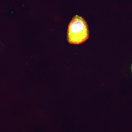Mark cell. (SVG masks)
Masks as SVG:
<instances>
[{"instance_id": "1", "label": "cell", "mask_w": 132, "mask_h": 132, "mask_svg": "<svg viewBox=\"0 0 132 132\" xmlns=\"http://www.w3.org/2000/svg\"><path fill=\"white\" fill-rule=\"evenodd\" d=\"M86 21L82 16L75 15L71 20L67 31V40L71 44H81L89 38Z\"/></svg>"}, {"instance_id": "2", "label": "cell", "mask_w": 132, "mask_h": 132, "mask_svg": "<svg viewBox=\"0 0 132 132\" xmlns=\"http://www.w3.org/2000/svg\"><path fill=\"white\" fill-rule=\"evenodd\" d=\"M131 71L132 72V64L131 65Z\"/></svg>"}]
</instances>
